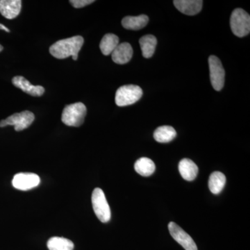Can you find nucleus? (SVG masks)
<instances>
[{
	"instance_id": "f257e3e1",
	"label": "nucleus",
	"mask_w": 250,
	"mask_h": 250,
	"mask_svg": "<svg viewBox=\"0 0 250 250\" xmlns=\"http://www.w3.org/2000/svg\"><path fill=\"white\" fill-rule=\"evenodd\" d=\"M83 42V37L80 36L62 39L51 46L49 52L57 59H64L72 57L74 61H77Z\"/></svg>"
},
{
	"instance_id": "f03ea898",
	"label": "nucleus",
	"mask_w": 250,
	"mask_h": 250,
	"mask_svg": "<svg viewBox=\"0 0 250 250\" xmlns=\"http://www.w3.org/2000/svg\"><path fill=\"white\" fill-rule=\"evenodd\" d=\"M86 106L82 103L67 105L62 113V121L69 126H80L86 116Z\"/></svg>"
},
{
	"instance_id": "7ed1b4c3",
	"label": "nucleus",
	"mask_w": 250,
	"mask_h": 250,
	"mask_svg": "<svg viewBox=\"0 0 250 250\" xmlns=\"http://www.w3.org/2000/svg\"><path fill=\"white\" fill-rule=\"evenodd\" d=\"M231 31L238 37H244L250 32V15L242 9H236L230 18Z\"/></svg>"
},
{
	"instance_id": "20e7f679",
	"label": "nucleus",
	"mask_w": 250,
	"mask_h": 250,
	"mask_svg": "<svg viewBox=\"0 0 250 250\" xmlns=\"http://www.w3.org/2000/svg\"><path fill=\"white\" fill-rule=\"evenodd\" d=\"M143 95L141 87L136 85H125L117 90L115 101L118 106L134 104Z\"/></svg>"
},
{
	"instance_id": "39448f33",
	"label": "nucleus",
	"mask_w": 250,
	"mask_h": 250,
	"mask_svg": "<svg viewBox=\"0 0 250 250\" xmlns=\"http://www.w3.org/2000/svg\"><path fill=\"white\" fill-rule=\"evenodd\" d=\"M92 204L94 212L102 223H106L111 219V213L104 192L97 188L92 194Z\"/></svg>"
},
{
	"instance_id": "423d86ee",
	"label": "nucleus",
	"mask_w": 250,
	"mask_h": 250,
	"mask_svg": "<svg viewBox=\"0 0 250 250\" xmlns=\"http://www.w3.org/2000/svg\"><path fill=\"white\" fill-rule=\"evenodd\" d=\"M35 119L34 113L29 111L14 113L8 117L6 119L0 122V127L6 126H14L16 131H21L27 129L32 124Z\"/></svg>"
},
{
	"instance_id": "0eeeda50",
	"label": "nucleus",
	"mask_w": 250,
	"mask_h": 250,
	"mask_svg": "<svg viewBox=\"0 0 250 250\" xmlns=\"http://www.w3.org/2000/svg\"><path fill=\"white\" fill-rule=\"evenodd\" d=\"M210 79L212 86L217 91H220L225 84V72L221 61L215 57L210 56L208 59Z\"/></svg>"
},
{
	"instance_id": "6e6552de",
	"label": "nucleus",
	"mask_w": 250,
	"mask_h": 250,
	"mask_svg": "<svg viewBox=\"0 0 250 250\" xmlns=\"http://www.w3.org/2000/svg\"><path fill=\"white\" fill-rule=\"evenodd\" d=\"M168 229L171 236L179 245H181L186 250H197V247L192 237L184 229H182L178 225L173 222H171L168 225Z\"/></svg>"
},
{
	"instance_id": "1a4fd4ad",
	"label": "nucleus",
	"mask_w": 250,
	"mask_h": 250,
	"mask_svg": "<svg viewBox=\"0 0 250 250\" xmlns=\"http://www.w3.org/2000/svg\"><path fill=\"white\" fill-rule=\"evenodd\" d=\"M41 179L34 173H18L14 176L12 184L15 188L21 190H28L38 187L40 184Z\"/></svg>"
},
{
	"instance_id": "9d476101",
	"label": "nucleus",
	"mask_w": 250,
	"mask_h": 250,
	"mask_svg": "<svg viewBox=\"0 0 250 250\" xmlns=\"http://www.w3.org/2000/svg\"><path fill=\"white\" fill-rule=\"evenodd\" d=\"M13 84L17 88L29 94L31 96L41 97L43 95L45 88L41 85H34L22 76H16L12 80Z\"/></svg>"
},
{
	"instance_id": "9b49d317",
	"label": "nucleus",
	"mask_w": 250,
	"mask_h": 250,
	"mask_svg": "<svg viewBox=\"0 0 250 250\" xmlns=\"http://www.w3.org/2000/svg\"><path fill=\"white\" fill-rule=\"evenodd\" d=\"M174 6L182 14L195 16L201 11L203 1L201 0H175Z\"/></svg>"
},
{
	"instance_id": "f8f14e48",
	"label": "nucleus",
	"mask_w": 250,
	"mask_h": 250,
	"mask_svg": "<svg viewBox=\"0 0 250 250\" xmlns=\"http://www.w3.org/2000/svg\"><path fill=\"white\" fill-rule=\"evenodd\" d=\"M22 8L21 0H1L0 1V14L6 19L12 20L20 14Z\"/></svg>"
},
{
	"instance_id": "ddd939ff",
	"label": "nucleus",
	"mask_w": 250,
	"mask_h": 250,
	"mask_svg": "<svg viewBox=\"0 0 250 250\" xmlns=\"http://www.w3.org/2000/svg\"><path fill=\"white\" fill-rule=\"evenodd\" d=\"M132 47L128 42L119 44L111 54L112 60L121 65L129 62L132 58Z\"/></svg>"
},
{
	"instance_id": "4468645a",
	"label": "nucleus",
	"mask_w": 250,
	"mask_h": 250,
	"mask_svg": "<svg viewBox=\"0 0 250 250\" xmlns=\"http://www.w3.org/2000/svg\"><path fill=\"white\" fill-rule=\"evenodd\" d=\"M179 171L181 176L185 180L191 182L196 178L198 174V167L189 159H183L179 164Z\"/></svg>"
},
{
	"instance_id": "2eb2a0df",
	"label": "nucleus",
	"mask_w": 250,
	"mask_h": 250,
	"mask_svg": "<svg viewBox=\"0 0 250 250\" xmlns=\"http://www.w3.org/2000/svg\"><path fill=\"white\" fill-rule=\"evenodd\" d=\"M149 18L146 15L139 16H126L122 21V25L129 30H140L147 25Z\"/></svg>"
},
{
	"instance_id": "dca6fc26",
	"label": "nucleus",
	"mask_w": 250,
	"mask_h": 250,
	"mask_svg": "<svg viewBox=\"0 0 250 250\" xmlns=\"http://www.w3.org/2000/svg\"><path fill=\"white\" fill-rule=\"evenodd\" d=\"M141 51L143 57L146 59L150 58L155 52L157 40L153 35H146L141 38L139 40Z\"/></svg>"
},
{
	"instance_id": "f3484780",
	"label": "nucleus",
	"mask_w": 250,
	"mask_h": 250,
	"mask_svg": "<svg viewBox=\"0 0 250 250\" xmlns=\"http://www.w3.org/2000/svg\"><path fill=\"white\" fill-rule=\"evenodd\" d=\"M134 168L136 172L143 177H149L154 173L156 166L153 161L147 157H143L135 163Z\"/></svg>"
},
{
	"instance_id": "a211bd4d",
	"label": "nucleus",
	"mask_w": 250,
	"mask_h": 250,
	"mask_svg": "<svg viewBox=\"0 0 250 250\" xmlns=\"http://www.w3.org/2000/svg\"><path fill=\"white\" fill-rule=\"evenodd\" d=\"M177 132L172 126H161L158 127L154 133L155 141L161 143L170 142L175 139Z\"/></svg>"
},
{
	"instance_id": "6ab92c4d",
	"label": "nucleus",
	"mask_w": 250,
	"mask_h": 250,
	"mask_svg": "<svg viewBox=\"0 0 250 250\" xmlns=\"http://www.w3.org/2000/svg\"><path fill=\"white\" fill-rule=\"evenodd\" d=\"M226 184V177L220 172H214L210 174L208 179V187L210 192L215 195H218L223 190Z\"/></svg>"
},
{
	"instance_id": "aec40b11",
	"label": "nucleus",
	"mask_w": 250,
	"mask_h": 250,
	"mask_svg": "<svg viewBox=\"0 0 250 250\" xmlns=\"http://www.w3.org/2000/svg\"><path fill=\"white\" fill-rule=\"evenodd\" d=\"M119 44L118 36L113 34H107L102 39L100 47L104 55L108 56L112 54Z\"/></svg>"
},
{
	"instance_id": "412c9836",
	"label": "nucleus",
	"mask_w": 250,
	"mask_h": 250,
	"mask_svg": "<svg viewBox=\"0 0 250 250\" xmlns=\"http://www.w3.org/2000/svg\"><path fill=\"white\" fill-rule=\"evenodd\" d=\"M49 250H73L74 243L62 237H52L47 242Z\"/></svg>"
},
{
	"instance_id": "4be33fe9",
	"label": "nucleus",
	"mask_w": 250,
	"mask_h": 250,
	"mask_svg": "<svg viewBox=\"0 0 250 250\" xmlns=\"http://www.w3.org/2000/svg\"><path fill=\"white\" fill-rule=\"evenodd\" d=\"M94 1H95L93 0H70V2L74 7L76 9H80V8L91 4Z\"/></svg>"
},
{
	"instance_id": "5701e85b",
	"label": "nucleus",
	"mask_w": 250,
	"mask_h": 250,
	"mask_svg": "<svg viewBox=\"0 0 250 250\" xmlns=\"http://www.w3.org/2000/svg\"><path fill=\"white\" fill-rule=\"evenodd\" d=\"M0 29H1V30H4L5 31H6V32H8V33L10 32L9 29H8L7 27H5L4 24H0Z\"/></svg>"
},
{
	"instance_id": "b1692460",
	"label": "nucleus",
	"mask_w": 250,
	"mask_h": 250,
	"mask_svg": "<svg viewBox=\"0 0 250 250\" xmlns=\"http://www.w3.org/2000/svg\"><path fill=\"white\" fill-rule=\"evenodd\" d=\"M2 49H3V47H2V46H1V45H0V52H1V51H2Z\"/></svg>"
}]
</instances>
